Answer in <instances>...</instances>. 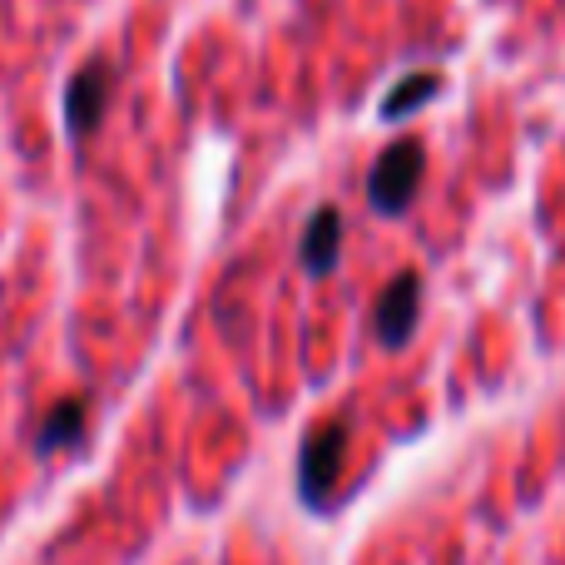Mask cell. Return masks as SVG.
<instances>
[{
	"mask_svg": "<svg viewBox=\"0 0 565 565\" xmlns=\"http://www.w3.org/2000/svg\"><path fill=\"white\" fill-rule=\"evenodd\" d=\"M422 174H427V149H422V139H397V145H387L377 154V164H372L367 204L387 218L407 214L422 189Z\"/></svg>",
	"mask_w": 565,
	"mask_h": 565,
	"instance_id": "1",
	"label": "cell"
},
{
	"mask_svg": "<svg viewBox=\"0 0 565 565\" xmlns=\"http://www.w3.org/2000/svg\"><path fill=\"white\" fill-rule=\"evenodd\" d=\"M109 99H115V70H109V60H85L65 85V129L75 145H85L105 125Z\"/></svg>",
	"mask_w": 565,
	"mask_h": 565,
	"instance_id": "2",
	"label": "cell"
},
{
	"mask_svg": "<svg viewBox=\"0 0 565 565\" xmlns=\"http://www.w3.org/2000/svg\"><path fill=\"white\" fill-rule=\"evenodd\" d=\"M342 451H348V422H328L318 427L308 441H302V457H298V491L308 507H322L342 471Z\"/></svg>",
	"mask_w": 565,
	"mask_h": 565,
	"instance_id": "3",
	"label": "cell"
},
{
	"mask_svg": "<svg viewBox=\"0 0 565 565\" xmlns=\"http://www.w3.org/2000/svg\"><path fill=\"white\" fill-rule=\"evenodd\" d=\"M417 312H422V278L417 274H397L382 288L377 312H372V328H377L382 348H402L417 328Z\"/></svg>",
	"mask_w": 565,
	"mask_h": 565,
	"instance_id": "4",
	"label": "cell"
},
{
	"mask_svg": "<svg viewBox=\"0 0 565 565\" xmlns=\"http://www.w3.org/2000/svg\"><path fill=\"white\" fill-rule=\"evenodd\" d=\"M298 258H302V274H312V278H328L332 268H338V258H342V214L332 204H322L318 214L308 218Z\"/></svg>",
	"mask_w": 565,
	"mask_h": 565,
	"instance_id": "5",
	"label": "cell"
},
{
	"mask_svg": "<svg viewBox=\"0 0 565 565\" xmlns=\"http://www.w3.org/2000/svg\"><path fill=\"white\" fill-rule=\"evenodd\" d=\"M437 95H441V70H412L407 79H397V85L387 89L382 119H407V115H417L422 105H431Z\"/></svg>",
	"mask_w": 565,
	"mask_h": 565,
	"instance_id": "6",
	"label": "cell"
},
{
	"mask_svg": "<svg viewBox=\"0 0 565 565\" xmlns=\"http://www.w3.org/2000/svg\"><path fill=\"white\" fill-rule=\"evenodd\" d=\"M79 431H85V402L65 397V402H55V407H50V417H45V427H40L35 447L40 451H55V447H65V441H75Z\"/></svg>",
	"mask_w": 565,
	"mask_h": 565,
	"instance_id": "7",
	"label": "cell"
}]
</instances>
